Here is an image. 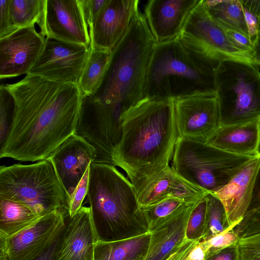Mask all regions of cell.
Instances as JSON below:
<instances>
[{
	"mask_svg": "<svg viewBox=\"0 0 260 260\" xmlns=\"http://www.w3.org/2000/svg\"><path fill=\"white\" fill-rule=\"evenodd\" d=\"M45 38L35 25L19 28L0 39V78L27 75L42 52Z\"/></svg>",
	"mask_w": 260,
	"mask_h": 260,
	"instance_id": "obj_15",
	"label": "cell"
},
{
	"mask_svg": "<svg viewBox=\"0 0 260 260\" xmlns=\"http://www.w3.org/2000/svg\"><path fill=\"white\" fill-rule=\"evenodd\" d=\"M112 56V51L91 48L78 85L82 96H94L101 87Z\"/></svg>",
	"mask_w": 260,
	"mask_h": 260,
	"instance_id": "obj_24",
	"label": "cell"
},
{
	"mask_svg": "<svg viewBox=\"0 0 260 260\" xmlns=\"http://www.w3.org/2000/svg\"><path fill=\"white\" fill-rule=\"evenodd\" d=\"M90 166L76 187L68 203V213L69 217H73L82 207V203L87 195L89 184Z\"/></svg>",
	"mask_w": 260,
	"mask_h": 260,
	"instance_id": "obj_36",
	"label": "cell"
},
{
	"mask_svg": "<svg viewBox=\"0 0 260 260\" xmlns=\"http://www.w3.org/2000/svg\"><path fill=\"white\" fill-rule=\"evenodd\" d=\"M49 158L65 190L69 203L88 167L94 162L95 150L83 138L73 134Z\"/></svg>",
	"mask_w": 260,
	"mask_h": 260,
	"instance_id": "obj_18",
	"label": "cell"
},
{
	"mask_svg": "<svg viewBox=\"0 0 260 260\" xmlns=\"http://www.w3.org/2000/svg\"><path fill=\"white\" fill-rule=\"evenodd\" d=\"M193 251L187 254V255L183 257L180 260H195L192 255V253Z\"/></svg>",
	"mask_w": 260,
	"mask_h": 260,
	"instance_id": "obj_45",
	"label": "cell"
},
{
	"mask_svg": "<svg viewBox=\"0 0 260 260\" xmlns=\"http://www.w3.org/2000/svg\"><path fill=\"white\" fill-rule=\"evenodd\" d=\"M258 19V33L256 41L254 45V57L260 61V17Z\"/></svg>",
	"mask_w": 260,
	"mask_h": 260,
	"instance_id": "obj_44",
	"label": "cell"
},
{
	"mask_svg": "<svg viewBox=\"0 0 260 260\" xmlns=\"http://www.w3.org/2000/svg\"><path fill=\"white\" fill-rule=\"evenodd\" d=\"M4 86L15 108L9 135L0 148L1 158L43 160L74 134L83 98L77 84L26 75Z\"/></svg>",
	"mask_w": 260,
	"mask_h": 260,
	"instance_id": "obj_1",
	"label": "cell"
},
{
	"mask_svg": "<svg viewBox=\"0 0 260 260\" xmlns=\"http://www.w3.org/2000/svg\"><path fill=\"white\" fill-rule=\"evenodd\" d=\"M207 10L219 26L238 31L248 37L241 0H204Z\"/></svg>",
	"mask_w": 260,
	"mask_h": 260,
	"instance_id": "obj_26",
	"label": "cell"
},
{
	"mask_svg": "<svg viewBox=\"0 0 260 260\" xmlns=\"http://www.w3.org/2000/svg\"><path fill=\"white\" fill-rule=\"evenodd\" d=\"M98 240L90 208L83 206L69 217L57 239L53 260H93Z\"/></svg>",
	"mask_w": 260,
	"mask_h": 260,
	"instance_id": "obj_17",
	"label": "cell"
},
{
	"mask_svg": "<svg viewBox=\"0 0 260 260\" xmlns=\"http://www.w3.org/2000/svg\"><path fill=\"white\" fill-rule=\"evenodd\" d=\"M259 166L260 154L249 160L226 185L212 193L223 205L231 225L241 221L249 207Z\"/></svg>",
	"mask_w": 260,
	"mask_h": 260,
	"instance_id": "obj_21",
	"label": "cell"
},
{
	"mask_svg": "<svg viewBox=\"0 0 260 260\" xmlns=\"http://www.w3.org/2000/svg\"><path fill=\"white\" fill-rule=\"evenodd\" d=\"M14 99L4 85L0 86V148L5 143L13 122Z\"/></svg>",
	"mask_w": 260,
	"mask_h": 260,
	"instance_id": "obj_32",
	"label": "cell"
},
{
	"mask_svg": "<svg viewBox=\"0 0 260 260\" xmlns=\"http://www.w3.org/2000/svg\"><path fill=\"white\" fill-rule=\"evenodd\" d=\"M220 27L224 31L229 41L235 47L254 57V47L250 42L248 36L226 27Z\"/></svg>",
	"mask_w": 260,
	"mask_h": 260,
	"instance_id": "obj_37",
	"label": "cell"
},
{
	"mask_svg": "<svg viewBox=\"0 0 260 260\" xmlns=\"http://www.w3.org/2000/svg\"><path fill=\"white\" fill-rule=\"evenodd\" d=\"M150 239L148 232L134 238L115 241L98 240L94 247V260H131L144 256Z\"/></svg>",
	"mask_w": 260,
	"mask_h": 260,
	"instance_id": "obj_23",
	"label": "cell"
},
{
	"mask_svg": "<svg viewBox=\"0 0 260 260\" xmlns=\"http://www.w3.org/2000/svg\"><path fill=\"white\" fill-rule=\"evenodd\" d=\"M13 32L10 13V0H0V39Z\"/></svg>",
	"mask_w": 260,
	"mask_h": 260,
	"instance_id": "obj_38",
	"label": "cell"
},
{
	"mask_svg": "<svg viewBox=\"0 0 260 260\" xmlns=\"http://www.w3.org/2000/svg\"><path fill=\"white\" fill-rule=\"evenodd\" d=\"M205 260H240L237 242L218 250Z\"/></svg>",
	"mask_w": 260,
	"mask_h": 260,
	"instance_id": "obj_41",
	"label": "cell"
},
{
	"mask_svg": "<svg viewBox=\"0 0 260 260\" xmlns=\"http://www.w3.org/2000/svg\"><path fill=\"white\" fill-rule=\"evenodd\" d=\"M174 100L179 138L207 142L220 127L216 94H199Z\"/></svg>",
	"mask_w": 260,
	"mask_h": 260,
	"instance_id": "obj_13",
	"label": "cell"
},
{
	"mask_svg": "<svg viewBox=\"0 0 260 260\" xmlns=\"http://www.w3.org/2000/svg\"><path fill=\"white\" fill-rule=\"evenodd\" d=\"M93 260H94V258H93Z\"/></svg>",
	"mask_w": 260,
	"mask_h": 260,
	"instance_id": "obj_47",
	"label": "cell"
},
{
	"mask_svg": "<svg viewBox=\"0 0 260 260\" xmlns=\"http://www.w3.org/2000/svg\"><path fill=\"white\" fill-rule=\"evenodd\" d=\"M90 47L45 38V44L27 75L61 83L77 84Z\"/></svg>",
	"mask_w": 260,
	"mask_h": 260,
	"instance_id": "obj_12",
	"label": "cell"
},
{
	"mask_svg": "<svg viewBox=\"0 0 260 260\" xmlns=\"http://www.w3.org/2000/svg\"><path fill=\"white\" fill-rule=\"evenodd\" d=\"M40 217L25 204L0 197V235L13 236Z\"/></svg>",
	"mask_w": 260,
	"mask_h": 260,
	"instance_id": "obj_25",
	"label": "cell"
},
{
	"mask_svg": "<svg viewBox=\"0 0 260 260\" xmlns=\"http://www.w3.org/2000/svg\"><path fill=\"white\" fill-rule=\"evenodd\" d=\"M207 143L227 153L247 157L260 154V121L220 126Z\"/></svg>",
	"mask_w": 260,
	"mask_h": 260,
	"instance_id": "obj_22",
	"label": "cell"
},
{
	"mask_svg": "<svg viewBox=\"0 0 260 260\" xmlns=\"http://www.w3.org/2000/svg\"><path fill=\"white\" fill-rule=\"evenodd\" d=\"M0 197L25 204L39 216L56 209L68 212L67 194L49 158L34 164L1 166Z\"/></svg>",
	"mask_w": 260,
	"mask_h": 260,
	"instance_id": "obj_6",
	"label": "cell"
},
{
	"mask_svg": "<svg viewBox=\"0 0 260 260\" xmlns=\"http://www.w3.org/2000/svg\"><path fill=\"white\" fill-rule=\"evenodd\" d=\"M233 229L217 235L207 241L199 242L198 247L204 260L218 250L238 241L240 238Z\"/></svg>",
	"mask_w": 260,
	"mask_h": 260,
	"instance_id": "obj_34",
	"label": "cell"
},
{
	"mask_svg": "<svg viewBox=\"0 0 260 260\" xmlns=\"http://www.w3.org/2000/svg\"><path fill=\"white\" fill-rule=\"evenodd\" d=\"M185 204L182 200L170 197L154 205L140 208L149 226L152 222L169 215Z\"/></svg>",
	"mask_w": 260,
	"mask_h": 260,
	"instance_id": "obj_33",
	"label": "cell"
},
{
	"mask_svg": "<svg viewBox=\"0 0 260 260\" xmlns=\"http://www.w3.org/2000/svg\"><path fill=\"white\" fill-rule=\"evenodd\" d=\"M122 135L114 157L136 195L169 166L179 138L174 100L144 99L121 116Z\"/></svg>",
	"mask_w": 260,
	"mask_h": 260,
	"instance_id": "obj_2",
	"label": "cell"
},
{
	"mask_svg": "<svg viewBox=\"0 0 260 260\" xmlns=\"http://www.w3.org/2000/svg\"><path fill=\"white\" fill-rule=\"evenodd\" d=\"M66 224L64 210L56 209L10 237L0 235V260H32L58 238Z\"/></svg>",
	"mask_w": 260,
	"mask_h": 260,
	"instance_id": "obj_10",
	"label": "cell"
},
{
	"mask_svg": "<svg viewBox=\"0 0 260 260\" xmlns=\"http://www.w3.org/2000/svg\"><path fill=\"white\" fill-rule=\"evenodd\" d=\"M243 7L245 22L248 29V38L250 42L254 47L257 37L258 19L250 10L243 5Z\"/></svg>",
	"mask_w": 260,
	"mask_h": 260,
	"instance_id": "obj_40",
	"label": "cell"
},
{
	"mask_svg": "<svg viewBox=\"0 0 260 260\" xmlns=\"http://www.w3.org/2000/svg\"><path fill=\"white\" fill-rule=\"evenodd\" d=\"M206 196L194 206L189 216L186 229V239L201 241L204 235L207 211Z\"/></svg>",
	"mask_w": 260,
	"mask_h": 260,
	"instance_id": "obj_31",
	"label": "cell"
},
{
	"mask_svg": "<svg viewBox=\"0 0 260 260\" xmlns=\"http://www.w3.org/2000/svg\"><path fill=\"white\" fill-rule=\"evenodd\" d=\"M40 29L45 38L90 47L83 0H46Z\"/></svg>",
	"mask_w": 260,
	"mask_h": 260,
	"instance_id": "obj_14",
	"label": "cell"
},
{
	"mask_svg": "<svg viewBox=\"0 0 260 260\" xmlns=\"http://www.w3.org/2000/svg\"><path fill=\"white\" fill-rule=\"evenodd\" d=\"M194 43L218 62L231 60L260 67V61L235 47L200 0L188 16L180 34Z\"/></svg>",
	"mask_w": 260,
	"mask_h": 260,
	"instance_id": "obj_11",
	"label": "cell"
},
{
	"mask_svg": "<svg viewBox=\"0 0 260 260\" xmlns=\"http://www.w3.org/2000/svg\"><path fill=\"white\" fill-rule=\"evenodd\" d=\"M252 157L227 153L207 142L179 138L171 167L188 182L214 193Z\"/></svg>",
	"mask_w": 260,
	"mask_h": 260,
	"instance_id": "obj_8",
	"label": "cell"
},
{
	"mask_svg": "<svg viewBox=\"0 0 260 260\" xmlns=\"http://www.w3.org/2000/svg\"><path fill=\"white\" fill-rule=\"evenodd\" d=\"M233 230L240 239L260 234V166L249 207Z\"/></svg>",
	"mask_w": 260,
	"mask_h": 260,
	"instance_id": "obj_30",
	"label": "cell"
},
{
	"mask_svg": "<svg viewBox=\"0 0 260 260\" xmlns=\"http://www.w3.org/2000/svg\"><path fill=\"white\" fill-rule=\"evenodd\" d=\"M237 245L240 260H260V234L240 238Z\"/></svg>",
	"mask_w": 260,
	"mask_h": 260,
	"instance_id": "obj_35",
	"label": "cell"
},
{
	"mask_svg": "<svg viewBox=\"0 0 260 260\" xmlns=\"http://www.w3.org/2000/svg\"><path fill=\"white\" fill-rule=\"evenodd\" d=\"M200 0H150L145 16L156 43L178 36L191 11Z\"/></svg>",
	"mask_w": 260,
	"mask_h": 260,
	"instance_id": "obj_20",
	"label": "cell"
},
{
	"mask_svg": "<svg viewBox=\"0 0 260 260\" xmlns=\"http://www.w3.org/2000/svg\"><path fill=\"white\" fill-rule=\"evenodd\" d=\"M219 62L181 36L154 45L146 74L144 99L179 98L216 94Z\"/></svg>",
	"mask_w": 260,
	"mask_h": 260,
	"instance_id": "obj_3",
	"label": "cell"
},
{
	"mask_svg": "<svg viewBox=\"0 0 260 260\" xmlns=\"http://www.w3.org/2000/svg\"><path fill=\"white\" fill-rule=\"evenodd\" d=\"M144 256H139L137 258L132 259L131 260H143Z\"/></svg>",
	"mask_w": 260,
	"mask_h": 260,
	"instance_id": "obj_46",
	"label": "cell"
},
{
	"mask_svg": "<svg viewBox=\"0 0 260 260\" xmlns=\"http://www.w3.org/2000/svg\"><path fill=\"white\" fill-rule=\"evenodd\" d=\"M122 114L94 96H83L74 134L94 149L93 162L114 165L122 135Z\"/></svg>",
	"mask_w": 260,
	"mask_h": 260,
	"instance_id": "obj_9",
	"label": "cell"
},
{
	"mask_svg": "<svg viewBox=\"0 0 260 260\" xmlns=\"http://www.w3.org/2000/svg\"><path fill=\"white\" fill-rule=\"evenodd\" d=\"M177 178L178 174L169 167L137 196L139 207L151 206L172 197Z\"/></svg>",
	"mask_w": 260,
	"mask_h": 260,
	"instance_id": "obj_27",
	"label": "cell"
},
{
	"mask_svg": "<svg viewBox=\"0 0 260 260\" xmlns=\"http://www.w3.org/2000/svg\"><path fill=\"white\" fill-rule=\"evenodd\" d=\"M242 4L256 17H260V0H241Z\"/></svg>",
	"mask_w": 260,
	"mask_h": 260,
	"instance_id": "obj_42",
	"label": "cell"
},
{
	"mask_svg": "<svg viewBox=\"0 0 260 260\" xmlns=\"http://www.w3.org/2000/svg\"><path fill=\"white\" fill-rule=\"evenodd\" d=\"M87 196L98 240L119 241L148 233L134 187L115 166L90 164Z\"/></svg>",
	"mask_w": 260,
	"mask_h": 260,
	"instance_id": "obj_4",
	"label": "cell"
},
{
	"mask_svg": "<svg viewBox=\"0 0 260 260\" xmlns=\"http://www.w3.org/2000/svg\"><path fill=\"white\" fill-rule=\"evenodd\" d=\"M259 69L235 61L219 63L215 84L220 127L260 121Z\"/></svg>",
	"mask_w": 260,
	"mask_h": 260,
	"instance_id": "obj_7",
	"label": "cell"
},
{
	"mask_svg": "<svg viewBox=\"0 0 260 260\" xmlns=\"http://www.w3.org/2000/svg\"><path fill=\"white\" fill-rule=\"evenodd\" d=\"M108 0H83L84 12L89 29L92 26Z\"/></svg>",
	"mask_w": 260,
	"mask_h": 260,
	"instance_id": "obj_39",
	"label": "cell"
},
{
	"mask_svg": "<svg viewBox=\"0 0 260 260\" xmlns=\"http://www.w3.org/2000/svg\"><path fill=\"white\" fill-rule=\"evenodd\" d=\"M57 241V240L43 253L32 260H53Z\"/></svg>",
	"mask_w": 260,
	"mask_h": 260,
	"instance_id": "obj_43",
	"label": "cell"
},
{
	"mask_svg": "<svg viewBox=\"0 0 260 260\" xmlns=\"http://www.w3.org/2000/svg\"><path fill=\"white\" fill-rule=\"evenodd\" d=\"M206 198L207 205L205 230L201 241H207L236 226L230 224L225 208L215 195L209 192Z\"/></svg>",
	"mask_w": 260,
	"mask_h": 260,
	"instance_id": "obj_29",
	"label": "cell"
},
{
	"mask_svg": "<svg viewBox=\"0 0 260 260\" xmlns=\"http://www.w3.org/2000/svg\"><path fill=\"white\" fill-rule=\"evenodd\" d=\"M139 3L138 0H108L89 29L90 48L112 51L139 12Z\"/></svg>",
	"mask_w": 260,
	"mask_h": 260,
	"instance_id": "obj_16",
	"label": "cell"
},
{
	"mask_svg": "<svg viewBox=\"0 0 260 260\" xmlns=\"http://www.w3.org/2000/svg\"><path fill=\"white\" fill-rule=\"evenodd\" d=\"M156 43L145 15L139 12L112 51L106 77L94 96L122 115L142 100L145 76Z\"/></svg>",
	"mask_w": 260,
	"mask_h": 260,
	"instance_id": "obj_5",
	"label": "cell"
},
{
	"mask_svg": "<svg viewBox=\"0 0 260 260\" xmlns=\"http://www.w3.org/2000/svg\"><path fill=\"white\" fill-rule=\"evenodd\" d=\"M46 0H10V13L14 31L38 24L42 26Z\"/></svg>",
	"mask_w": 260,
	"mask_h": 260,
	"instance_id": "obj_28",
	"label": "cell"
},
{
	"mask_svg": "<svg viewBox=\"0 0 260 260\" xmlns=\"http://www.w3.org/2000/svg\"><path fill=\"white\" fill-rule=\"evenodd\" d=\"M197 203L184 204L169 215L150 223L149 245L143 260H165L187 240L188 219Z\"/></svg>",
	"mask_w": 260,
	"mask_h": 260,
	"instance_id": "obj_19",
	"label": "cell"
}]
</instances>
